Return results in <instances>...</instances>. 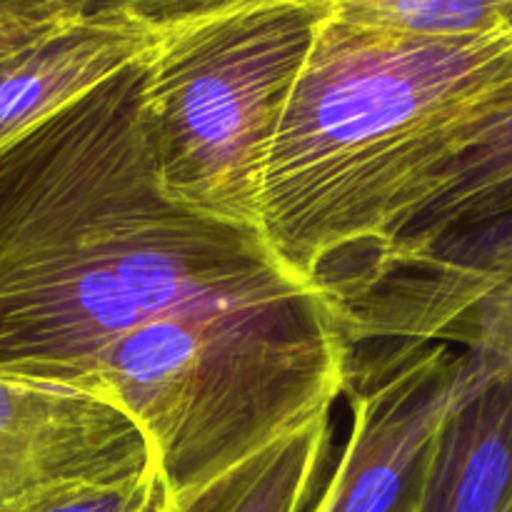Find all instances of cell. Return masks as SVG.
Returning <instances> with one entry per match:
<instances>
[{
	"label": "cell",
	"mask_w": 512,
	"mask_h": 512,
	"mask_svg": "<svg viewBox=\"0 0 512 512\" xmlns=\"http://www.w3.org/2000/svg\"><path fill=\"white\" fill-rule=\"evenodd\" d=\"M512 113V25L430 38L330 13L270 148L258 230L290 275L333 288Z\"/></svg>",
	"instance_id": "cell-2"
},
{
	"label": "cell",
	"mask_w": 512,
	"mask_h": 512,
	"mask_svg": "<svg viewBox=\"0 0 512 512\" xmlns=\"http://www.w3.org/2000/svg\"><path fill=\"white\" fill-rule=\"evenodd\" d=\"M512 213V113L485 130L478 143L440 178L425 208L370 263L340 283L343 293L365 288L468 230Z\"/></svg>",
	"instance_id": "cell-6"
},
{
	"label": "cell",
	"mask_w": 512,
	"mask_h": 512,
	"mask_svg": "<svg viewBox=\"0 0 512 512\" xmlns=\"http://www.w3.org/2000/svg\"><path fill=\"white\" fill-rule=\"evenodd\" d=\"M153 48L130 20L78 18L0 63V153Z\"/></svg>",
	"instance_id": "cell-5"
},
{
	"label": "cell",
	"mask_w": 512,
	"mask_h": 512,
	"mask_svg": "<svg viewBox=\"0 0 512 512\" xmlns=\"http://www.w3.org/2000/svg\"><path fill=\"white\" fill-rule=\"evenodd\" d=\"M512 500V373H495L438 435L418 512H505Z\"/></svg>",
	"instance_id": "cell-7"
},
{
	"label": "cell",
	"mask_w": 512,
	"mask_h": 512,
	"mask_svg": "<svg viewBox=\"0 0 512 512\" xmlns=\"http://www.w3.org/2000/svg\"><path fill=\"white\" fill-rule=\"evenodd\" d=\"M333 450V408L280 435L205 488L173 498V512H310Z\"/></svg>",
	"instance_id": "cell-8"
},
{
	"label": "cell",
	"mask_w": 512,
	"mask_h": 512,
	"mask_svg": "<svg viewBox=\"0 0 512 512\" xmlns=\"http://www.w3.org/2000/svg\"><path fill=\"white\" fill-rule=\"evenodd\" d=\"M143 60L0 153V375L118 405L185 498L335 408L353 348L258 230L165 193Z\"/></svg>",
	"instance_id": "cell-1"
},
{
	"label": "cell",
	"mask_w": 512,
	"mask_h": 512,
	"mask_svg": "<svg viewBox=\"0 0 512 512\" xmlns=\"http://www.w3.org/2000/svg\"><path fill=\"white\" fill-rule=\"evenodd\" d=\"M512 270V213L455 235L433 253L395 273H430L445 278H493ZM390 273V275H395Z\"/></svg>",
	"instance_id": "cell-10"
},
{
	"label": "cell",
	"mask_w": 512,
	"mask_h": 512,
	"mask_svg": "<svg viewBox=\"0 0 512 512\" xmlns=\"http://www.w3.org/2000/svg\"><path fill=\"white\" fill-rule=\"evenodd\" d=\"M330 13L328 0H220L153 30L140 113L175 203L258 230L265 163Z\"/></svg>",
	"instance_id": "cell-3"
},
{
	"label": "cell",
	"mask_w": 512,
	"mask_h": 512,
	"mask_svg": "<svg viewBox=\"0 0 512 512\" xmlns=\"http://www.w3.org/2000/svg\"><path fill=\"white\" fill-rule=\"evenodd\" d=\"M78 18L65 0H0V63Z\"/></svg>",
	"instance_id": "cell-13"
},
{
	"label": "cell",
	"mask_w": 512,
	"mask_h": 512,
	"mask_svg": "<svg viewBox=\"0 0 512 512\" xmlns=\"http://www.w3.org/2000/svg\"><path fill=\"white\" fill-rule=\"evenodd\" d=\"M505 512H512V500H510V505H508V510H505Z\"/></svg>",
	"instance_id": "cell-16"
},
{
	"label": "cell",
	"mask_w": 512,
	"mask_h": 512,
	"mask_svg": "<svg viewBox=\"0 0 512 512\" xmlns=\"http://www.w3.org/2000/svg\"><path fill=\"white\" fill-rule=\"evenodd\" d=\"M155 465L138 478L78 480V483L43 490L18 512H130L153 475Z\"/></svg>",
	"instance_id": "cell-12"
},
{
	"label": "cell",
	"mask_w": 512,
	"mask_h": 512,
	"mask_svg": "<svg viewBox=\"0 0 512 512\" xmlns=\"http://www.w3.org/2000/svg\"><path fill=\"white\" fill-rule=\"evenodd\" d=\"M335 18L430 38H465L510 23L512 0H328Z\"/></svg>",
	"instance_id": "cell-9"
},
{
	"label": "cell",
	"mask_w": 512,
	"mask_h": 512,
	"mask_svg": "<svg viewBox=\"0 0 512 512\" xmlns=\"http://www.w3.org/2000/svg\"><path fill=\"white\" fill-rule=\"evenodd\" d=\"M130 512H173V493H170L168 480H165L160 465H155L153 475L148 478L138 503L133 505Z\"/></svg>",
	"instance_id": "cell-15"
},
{
	"label": "cell",
	"mask_w": 512,
	"mask_h": 512,
	"mask_svg": "<svg viewBox=\"0 0 512 512\" xmlns=\"http://www.w3.org/2000/svg\"><path fill=\"white\" fill-rule=\"evenodd\" d=\"M510 25H512V15H510Z\"/></svg>",
	"instance_id": "cell-17"
},
{
	"label": "cell",
	"mask_w": 512,
	"mask_h": 512,
	"mask_svg": "<svg viewBox=\"0 0 512 512\" xmlns=\"http://www.w3.org/2000/svg\"><path fill=\"white\" fill-rule=\"evenodd\" d=\"M440 340L458 343L498 370L512 373V270L490 278L483 298Z\"/></svg>",
	"instance_id": "cell-11"
},
{
	"label": "cell",
	"mask_w": 512,
	"mask_h": 512,
	"mask_svg": "<svg viewBox=\"0 0 512 512\" xmlns=\"http://www.w3.org/2000/svg\"><path fill=\"white\" fill-rule=\"evenodd\" d=\"M155 463L148 435L118 405L0 375V512L65 483L138 478Z\"/></svg>",
	"instance_id": "cell-4"
},
{
	"label": "cell",
	"mask_w": 512,
	"mask_h": 512,
	"mask_svg": "<svg viewBox=\"0 0 512 512\" xmlns=\"http://www.w3.org/2000/svg\"><path fill=\"white\" fill-rule=\"evenodd\" d=\"M215 3L220 0H65V5L83 18L130 20L148 30L163 28Z\"/></svg>",
	"instance_id": "cell-14"
}]
</instances>
